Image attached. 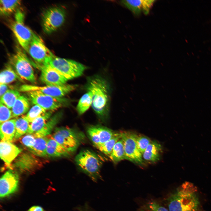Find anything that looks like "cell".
<instances>
[{"label":"cell","mask_w":211,"mask_h":211,"mask_svg":"<svg viewBox=\"0 0 211 211\" xmlns=\"http://www.w3.org/2000/svg\"><path fill=\"white\" fill-rule=\"evenodd\" d=\"M197 188L185 181L167 199L169 211H198L200 204Z\"/></svg>","instance_id":"6da1fadb"},{"label":"cell","mask_w":211,"mask_h":211,"mask_svg":"<svg viewBox=\"0 0 211 211\" xmlns=\"http://www.w3.org/2000/svg\"><path fill=\"white\" fill-rule=\"evenodd\" d=\"M86 87L91 93V106L94 112L101 120H105L108 116L110 98L108 83L102 77L94 76L88 79Z\"/></svg>","instance_id":"7a4b0ae2"},{"label":"cell","mask_w":211,"mask_h":211,"mask_svg":"<svg viewBox=\"0 0 211 211\" xmlns=\"http://www.w3.org/2000/svg\"><path fill=\"white\" fill-rule=\"evenodd\" d=\"M55 129L52 137L71 153L76 151L84 140V133L77 129L64 127Z\"/></svg>","instance_id":"3957f363"},{"label":"cell","mask_w":211,"mask_h":211,"mask_svg":"<svg viewBox=\"0 0 211 211\" xmlns=\"http://www.w3.org/2000/svg\"><path fill=\"white\" fill-rule=\"evenodd\" d=\"M75 160L79 168L93 181H96L100 176L103 161L95 153L88 149L82 150L76 156Z\"/></svg>","instance_id":"277c9868"},{"label":"cell","mask_w":211,"mask_h":211,"mask_svg":"<svg viewBox=\"0 0 211 211\" xmlns=\"http://www.w3.org/2000/svg\"><path fill=\"white\" fill-rule=\"evenodd\" d=\"M9 64L21 79L33 83L36 82V78L30 61L19 46L16 47L15 52L10 59Z\"/></svg>","instance_id":"5b68a950"},{"label":"cell","mask_w":211,"mask_h":211,"mask_svg":"<svg viewBox=\"0 0 211 211\" xmlns=\"http://www.w3.org/2000/svg\"><path fill=\"white\" fill-rule=\"evenodd\" d=\"M48 64L57 71L68 80L80 76L86 69V66L78 62L55 55Z\"/></svg>","instance_id":"8992f818"},{"label":"cell","mask_w":211,"mask_h":211,"mask_svg":"<svg viewBox=\"0 0 211 211\" xmlns=\"http://www.w3.org/2000/svg\"><path fill=\"white\" fill-rule=\"evenodd\" d=\"M24 19L23 12L17 10L11 28L22 48L27 52L34 33L25 24Z\"/></svg>","instance_id":"52a82bcc"},{"label":"cell","mask_w":211,"mask_h":211,"mask_svg":"<svg viewBox=\"0 0 211 211\" xmlns=\"http://www.w3.org/2000/svg\"><path fill=\"white\" fill-rule=\"evenodd\" d=\"M66 16L65 9L61 6L49 8L42 15V25L43 30L50 34L61 27L64 23Z\"/></svg>","instance_id":"ba28073f"},{"label":"cell","mask_w":211,"mask_h":211,"mask_svg":"<svg viewBox=\"0 0 211 211\" xmlns=\"http://www.w3.org/2000/svg\"><path fill=\"white\" fill-rule=\"evenodd\" d=\"M27 52L38 65L48 64L54 56L45 45L41 38L34 33Z\"/></svg>","instance_id":"9c48e42d"},{"label":"cell","mask_w":211,"mask_h":211,"mask_svg":"<svg viewBox=\"0 0 211 211\" xmlns=\"http://www.w3.org/2000/svg\"><path fill=\"white\" fill-rule=\"evenodd\" d=\"M77 87L76 85L67 84L61 86H44L24 84L19 87V91L27 92L36 91L52 96L62 98L74 90Z\"/></svg>","instance_id":"30bf717a"},{"label":"cell","mask_w":211,"mask_h":211,"mask_svg":"<svg viewBox=\"0 0 211 211\" xmlns=\"http://www.w3.org/2000/svg\"><path fill=\"white\" fill-rule=\"evenodd\" d=\"M124 146L125 159L134 163L143 164L142 154L139 150L136 141V134L129 131L121 132Z\"/></svg>","instance_id":"8fae6325"},{"label":"cell","mask_w":211,"mask_h":211,"mask_svg":"<svg viewBox=\"0 0 211 211\" xmlns=\"http://www.w3.org/2000/svg\"><path fill=\"white\" fill-rule=\"evenodd\" d=\"M30 100L34 105H38L47 111H52L62 107L66 100L43 94L38 91L28 92Z\"/></svg>","instance_id":"7c38bea8"},{"label":"cell","mask_w":211,"mask_h":211,"mask_svg":"<svg viewBox=\"0 0 211 211\" xmlns=\"http://www.w3.org/2000/svg\"><path fill=\"white\" fill-rule=\"evenodd\" d=\"M86 130L88 136L96 148L109 140L116 132L107 127L98 125H89Z\"/></svg>","instance_id":"4fadbf2b"},{"label":"cell","mask_w":211,"mask_h":211,"mask_svg":"<svg viewBox=\"0 0 211 211\" xmlns=\"http://www.w3.org/2000/svg\"><path fill=\"white\" fill-rule=\"evenodd\" d=\"M41 73L40 80L46 85L61 86L66 84L68 80L48 64L36 65Z\"/></svg>","instance_id":"5bb4252c"},{"label":"cell","mask_w":211,"mask_h":211,"mask_svg":"<svg viewBox=\"0 0 211 211\" xmlns=\"http://www.w3.org/2000/svg\"><path fill=\"white\" fill-rule=\"evenodd\" d=\"M19 177L16 172L11 169L6 171L0 180V196L5 197L14 193L18 190Z\"/></svg>","instance_id":"9a60e30c"},{"label":"cell","mask_w":211,"mask_h":211,"mask_svg":"<svg viewBox=\"0 0 211 211\" xmlns=\"http://www.w3.org/2000/svg\"><path fill=\"white\" fill-rule=\"evenodd\" d=\"M155 0H122L121 3L135 15L138 16L143 12L145 15L149 13Z\"/></svg>","instance_id":"2e32d148"},{"label":"cell","mask_w":211,"mask_h":211,"mask_svg":"<svg viewBox=\"0 0 211 211\" xmlns=\"http://www.w3.org/2000/svg\"><path fill=\"white\" fill-rule=\"evenodd\" d=\"M22 151L21 149L11 142L1 140L0 142V157L7 165H10Z\"/></svg>","instance_id":"e0dca14e"},{"label":"cell","mask_w":211,"mask_h":211,"mask_svg":"<svg viewBox=\"0 0 211 211\" xmlns=\"http://www.w3.org/2000/svg\"><path fill=\"white\" fill-rule=\"evenodd\" d=\"M46 154L49 157H68L71 154L57 142L50 135H48Z\"/></svg>","instance_id":"ac0fdd59"},{"label":"cell","mask_w":211,"mask_h":211,"mask_svg":"<svg viewBox=\"0 0 211 211\" xmlns=\"http://www.w3.org/2000/svg\"><path fill=\"white\" fill-rule=\"evenodd\" d=\"M15 119L1 124L0 135L1 141L11 142L14 140L16 132Z\"/></svg>","instance_id":"d6986e66"},{"label":"cell","mask_w":211,"mask_h":211,"mask_svg":"<svg viewBox=\"0 0 211 211\" xmlns=\"http://www.w3.org/2000/svg\"><path fill=\"white\" fill-rule=\"evenodd\" d=\"M161 151V147L159 143L151 141L142 154V157L147 161L156 162L159 159Z\"/></svg>","instance_id":"ffe728a7"},{"label":"cell","mask_w":211,"mask_h":211,"mask_svg":"<svg viewBox=\"0 0 211 211\" xmlns=\"http://www.w3.org/2000/svg\"><path fill=\"white\" fill-rule=\"evenodd\" d=\"M62 116V112H58L52 116L45 126L39 131L33 134L35 138L47 136L50 135L54 127L59 122Z\"/></svg>","instance_id":"44dd1931"},{"label":"cell","mask_w":211,"mask_h":211,"mask_svg":"<svg viewBox=\"0 0 211 211\" xmlns=\"http://www.w3.org/2000/svg\"><path fill=\"white\" fill-rule=\"evenodd\" d=\"M30 100L26 97L20 96L11 108L13 117H17L26 113L30 106Z\"/></svg>","instance_id":"7402d4cb"},{"label":"cell","mask_w":211,"mask_h":211,"mask_svg":"<svg viewBox=\"0 0 211 211\" xmlns=\"http://www.w3.org/2000/svg\"><path fill=\"white\" fill-rule=\"evenodd\" d=\"M15 162V167L21 170H28L35 167L38 160L32 155L24 153L21 154Z\"/></svg>","instance_id":"603a6c76"},{"label":"cell","mask_w":211,"mask_h":211,"mask_svg":"<svg viewBox=\"0 0 211 211\" xmlns=\"http://www.w3.org/2000/svg\"><path fill=\"white\" fill-rule=\"evenodd\" d=\"M54 111H47L43 115L38 117L30 123L27 133L33 134L41 130L52 116Z\"/></svg>","instance_id":"cb8c5ba5"},{"label":"cell","mask_w":211,"mask_h":211,"mask_svg":"<svg viewBox=\"0 0 211 211\" xmlns=\"http://www.w3.org/2000/svg\"><path fill=\"white\" fill-rule=\"evenodd\" d=\"M48 140V136L36 138L34 145L29 150L35 156L40 157L47 156L46 149Z\"/></svg>","instance_id":"d4e9b609"},{"label":"cell","mask_w":211,"mask_h":211,"mask_svg":"<svg viewBox=\"0 0 211 211\" xmlns=\"http://www.w3.org/2000/svg\"><path fill=\"white\" fill-rule=\"evenodd\" d=\"M21 80L12 67L9 64L0 73V84H8L17 80Z\"/></svg>","instance_id":"484cf974"},{"label":"cell","mask_w":211,"mask_h":211,"mask_svg":"<svg viewBox=\"0 0 211 211\" xmlns=\"http://www.w3.org/2000/svg\"><path fill=\"white\" fill-rule=\"evenodd\" d=\"M109 157L114 163H117L122 160L125 159L123 143L121 138L115 144Z\"/></svg>","instance_id":"4316f807"},{"label":"cell","mask_w":211,"mask_h":211,"mask_svg":"<svg viewBox=\"0 0 211 211\" xmlns=\"http://www.w3.org/2000/svg\"><path fill=\"white\" fill-rule=\"evenodd\" d=\"M15 119L16 132L13 140L19 139L27 133L30 125V122L24 115Z\"/></svg>","instance_id":"83f0119b"},{"label":"cell","mask_w":211,"mask_h":211,"mask_svg":"<svg viewBox=\"0 0 211 211\" xmlns=\"http://www.w3.org/2000/svg\"><path fill=\"white\" fill-rule=\"evenodd\" d=\"M21 3L19 0L0 1V11L1 15L8 16L15 11Z\"/></svg>","instance_id":"f1b7e54d"},{"label":"cell","mask_w":211,"mask_h":211,"mask_svg":"<svg viewBox=\"0 0 211 211\" xmlns=\"http://www.w3.org/2000/svg\"><path fill=\"white\" fill-rule=\"evenodd\" d=\"M21 96L19 91L9 89L0 97V103L9 109L12 108L15 102Z\"/></svg>","instance_id":"f546056e"},{"label":"cell","mask_w":211,"mask_h":211,"mask_svg":"<svg viewBox=\"0 0 211 211\" xmlns=\"http://www.w3.org/2000/svg\"><path fill=\"white\" fill-rule=\"evenodd\" d=\"M92 96L90 92L84 94L80 98L76 106V110L80 115L85 113L91 106Z\"/></svg>","instance_id":"4dcf8cb0"},{"label":"cell","mask_w":211,"mask_h":211,"mask_svg":"<svg viewBox=\"0 0 211 211\" xmlns=\"http://www.w3.org/2000/svg\"><path fill=\"white\" fill-rule=\"evenodd\" d=\"M121 137L120 132H116L112 138L97 148L104 154L109 157L115 144Z\"/></svg>","instance_id":"1f68e13d"},{"label":"cell","mask_w":211,"mask_h":211,"mask_svg":"<svg viewBox=\"0 0 211 211\" xmlns=\"http://www.w3.org/2000/svg\"><path fill=\"white\" fill-rule=\"evenodd\" d=\"M47 111L40 106L35 105L24 116L28 121L31 123L36 118L43 115Z\"/></svg>","instance_id":"d6a6232c"},{"label":"cell","mask_w":211,"mask_h":211,"mask_svg":"<svg viewBox=\"0 0 211 211\" xmlns=\"http://www.w3.org/2000/svg\"><path fill=\"white\" fill-rule=\"evenodd\" d=\"M136 141L137 147L142 155L151 142L147 137L137 134Z\"/></svg>","instance_id":"836d02e7"},{"label":"cell","mask_w":211,"mask_h":211,"mask_svg":"<svg viewBox=\"0 0 211 211\" xmlns=\"http://www.w3.org/2000/svg\"><path fill=\"white\" fill-rule=\"evenodd\" d=\"M19 139L21 143L29 150L34 145L36 138L32 134L27 133Z\"/></svg>","instance_id":"e575fe53"},{"label":"cell","mask_w":211,"mask_h":211,"mask_svg":"<svg viewBox=\"0 0 211 211\" xmlns=\"http://www.w3.org/2000/svg\"><path fill=\"white\" fill-rule=\"evenodd\" d=\"M13 117L11 110L6 106L0 103V124L10 120Z\"/></svg>","instance_id":"d590c367"},{"label":"cell","mask_w":211,"mask_h":211,"mask_svg":"<svg viewBox=\"0 0 211 211\" xmlns=\"http://www.w3.org/2000/svg\"><path fill=\"white\" fill-rule=\"evenodd\" d=\"M146 209V211H169L168 209L155 201L149 203Z\"/></svg>","instance_id":"8d00e7d4"},{"label":"cell","mask_w":211,"mask_h":211,"mask_svg":"<svg viewBox=\"0 0 211 211\" xmlns=\"http://www.w3.org/2000/svg\"><path fill=\"white\" fill-rule=\"evenodd\" d=\"M9 86L7 84H0V96H3L9 89Z\"/></svg>","instance_id":"74e56055"},{"label":"cell","mask_w":211,"mask_h":211,"mask_svg":"<svg viewBox=\"0 0 211 211\" xmlns=\"http://www.w3.org/2000/svg\"><path fill=\"white\" fill-rule=\"evenodd\" d=\"M28 211H44L43 209L38 206H33L31 207Z\"/></svg>","instance_id":"f35d334b"}]
</instances>
